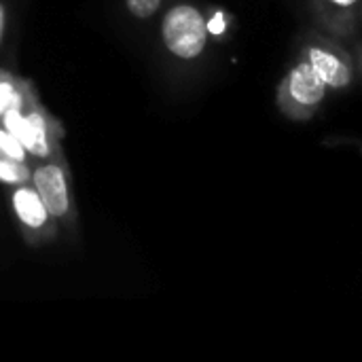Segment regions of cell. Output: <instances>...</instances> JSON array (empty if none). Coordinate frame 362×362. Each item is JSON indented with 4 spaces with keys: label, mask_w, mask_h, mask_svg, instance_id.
<instances>
[{
    "label": "cell",
    "mask_w": 362,
    "mask_h": 362,
    "mask_svg": "<svg viewBox=\"0 0 362 362\" xmlns=\"http://www.w3.org/2000/svg\"><path fill=\"white\" fill-rule=\"evenodd\" d=\"M161 36L170 53L180 59H193L206 49L208 23L195 6L178 4L165 13Z\"/></svg>",
    "instance_id": "6da1fadb"
},
{
    "label": "cell",
    "mask_w": 362,
    "mask_h": 362,
    "mask_svg": "<svg viewBox=\"0 0 362 362\" xmlns=\"http://www.w3.org/2000/svg\"><path fill=\"white\" fill-rule=\"evenodd\" d=\"M327 89V83L318 76L312 64L303 59L288 72L280 91V104L291 117H310V112H314L325 100Z\"/></svg>",
    "instance_id": "7a4b0ae2"
},
{
    "label": "cell",
    "mask_w": 362,
    "mask_h": 362,
    "mask_svg": "<svg viewBox=\"0 0 362 362\" xmlns=\"http://www.w3.org/2000/svg\"><path fill=\"white\" fill-rule=\"evenodd\" d=\"M32 178H34L36 193L40 195L47 212L51 216H64L68 212L70 197H68V185L62 168L53 163L40 165L34 170Z\"/></svg>",
    "instance_id": "3957f363"
},
{
    "label": "cell",
    "mask_w": 362,
    "mask_h": 362,
    "mask_svg": "<svg viewBox=\"0 0 362 362\" xmlns=\"http://www.w3.org/2000/svg\"><path fill=\"white\" fill-rule=\"evenodd\" d=\"M312 68L318 72V76L327 83V87L331 89H344L350 85L352 81V70L350 64L333 49L322 47V45H314L308 49V57H305Z\"/></svg>",
    "instance_id": "277c9868"
},
{
    "label": "cell",
    "mask_w": 362,
    "mask_h": 362,
    "mask_svg": "<svg viewBox=\"0 0 362 362\" xmlns=\"http://www.w3.org/2000/svg\"><path fill=\"white\" fill-rule=\"evenodd\" d=\"M4 123L6 129L17 136L21 140V144L36 157H47L49 155V144H47V134H45V125L40 121V117L32 115V117H21L15 108L6 110L4 115Z\"/></svg>",
    "instance_id": "5b68a950"
},
{
    "label": "cell",
    "mask_w": 362,
    "mask_h": 362,
    "mask_svg": "<svg viewBox=\"0 0 362 362\" xmlns=\"http://www.w3.org/2000/svg\"><path fill=\"white\" fill-rule=\"evenodd\" d=\"M13 204H15V210L19 214V218L32 227V229H38L42 227V223L47 221V208L40 199V195L36 191H30V189H19L13 197Z\"/></svg>",
    "instance_id": "8992f818"
},
{
    "label": "cell",
    "mask_w": 362,
    "mask_h": 362,
    "mask_svg": "<svg viewBox=\"0 0 362 362\" xmlns=\"http://www.w3.org/2000/svg\"><path fill=\"white\" fill-rule=\"evenodd\" d=\"M28 178V170L23 168V161L11 159L0 151V180L4 182H23Z\"/></svg>",
    "instance_id": "52a82bcc"
},
{
    "label": "cell",
    "mask_w": 362,
    "mask_h": 362,
    "mask_svg": "<svg viewBox=\"0 0 362 362\" xmlns=\"http://www.w3.org/2000/svg\"><path fill=\"white\" fill-rule=\"evenodd\" d=\"M0 151L17 161H23V157H25V146L21 144V140L4 129H0Z\"/></svg>",
    "instance_id": "ba28073f"
},
{
    "label": "cell",
    "mask_w": 362,
    "mask_h": 362,
    "mask_svg": "<svg viewBox=\"0 0 362 362\" xmlns=\"http://www.w3.org/2000/svg\"><path fill=\"white\" fill-rule=\"evenodd\" d=\"M125 4H127L132 15H136L140 19H146V17L157 13L161 0H125Z\"/></svg>",
    "instance_id": "9c48e42d"
},
{
    "label": "cell",
    "mask_w": 362,
    "mask_h": 362,
    "mask_svg": "<svg viewBox=\"0 0 362 362\" xmlns=\"http://www.w3.org/2000/svg\"><path fill=\"white\" fill-rule=\"evenodd\" d=\"M327 4H331L333 11H339V13H348L356 6L358 0H325Z\"/></svg>",
    "instance_id": "30bf717a"
},
{
    "label": "cell",
    "mask_w": 362,
    "mask_h": 362,
    "mask_svg": "<svg viewBox=\"0 0 362 362\" xmlns=\"http://www.w3.org/2000/svg\"><path fill=\"white\" fill-rule=\"evenodd\" d=\"M8 100H11V89L0 85V108H4L8 104Z\"/></svg>",
    "instance_id": "8fae6325"
},
{
    "label": "cell",
    "mask_w": 362,
    "mask_h": 362,
    "mask_svg": "<svg viewBox=\"0 0 362 362\" xmlns=\"http://www.w3.org/2000/svg\"><path fill=\"white\" fill-rule=\"evenodd\" d=\"M221 19H223V15H216V19L212 21L214 25H210V30H212V32H216V34H218V32H223V23H221Z\"/></svg>",
    "instance_id": "7c38bea8"
},
{
    "label": "cell",
    "mask_w": 362,
    "mask_h": 362,
    "mask_svg": "<svg viewBox=\"0 0 362 362\" xmlns=\"http://www.w3.org/2000/svg\"><path fill=\"white\" fill-rule=\"evenodd\" d=\"M2 34H4V6L0 4V40H2Z\"/></svg>",
    "instance_id": "4fadbf2b"
}]
</instances>
